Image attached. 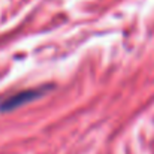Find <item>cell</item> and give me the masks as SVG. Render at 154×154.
Returning <instances> with one entry per match:
<instances>
[{
    "mask_svg": "<svg viewBox=\"0 0 154 154\" xmlns=\"http://www.w3.org/2000/svg\"><path fill=\"white\" fill-rule=\"evenodd\" d=\"M42 93H44V90H26V91H21L18 94H14V96L8 97L5 102L0 103V111H11L14 108H18L26 102L33 100L35 97H38Z\"/></svg>",
    "mask_w": 154,
    "mask_h": 154,
    "instance_id": "6da1fadb",
    "label": "cell"
}]
</instances>
